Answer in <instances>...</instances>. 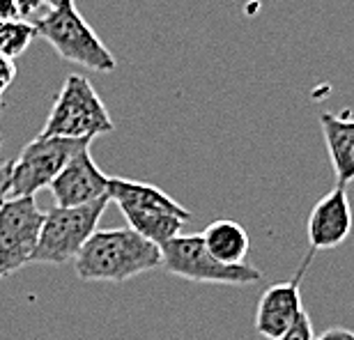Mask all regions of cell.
<instances>
[{"mask_svg":"<svg viewBox=\"0 0 354 340\" xmlns=\"http://www.w3.org/2000/svg\"><path fill=\"white\" fill-rule=\"evenodd\" d=\"M161 262V246L147 242L127 225L97 230L74 260V269L88 283H127L159 269Z\"/></svg>","mask_w":354,"mask_h":340,"instance_id":"cell-1","label":"cell"},{"mask_svg":"<svg viewBox=\"0 0 354 340\" xmlns=\"http://www.w3.org/2000/svg\"><path fill=\"white\" fill-rule=\"evenodd\" d=\"M109 198L120 207L129 228L157 246L175 239L182 225L191 218L187 207H182L166 191L147 182L111 177Z\"/></svg>","mask_w":354,"mask_h":340,"instance_id":"cell-2","label":"cell"},{"mask_svg":"<svg viewBox=\"0 0 354 340\" xmlns=\"http://www.w3.org/2000/svg\"><path fill=\"white\" fill-rule=\"evenodd\" d=\"M113 131H115V124L99 92L92 88L86 76L69 74L48 111L39 136L95 140L97 136Z\"/></svg>","mask_w":354,"mask_h":340,"instance_id":"cell-3","label":"cell"},{"mask_svg":"<svg viewBox=\"0 0 354 340\" xmlns=\"http://www.w3.org/2000/svg\"><path fill=\"white\" fill-rule=\"evenodd\" d=\"M32 26L37 30V37L46 39L62 60L92 69V72H113L118 67L115 55L81 17L74 0L60 7H51Z\"/></svg>","mask_w":354,"mask_h":340,"instance_id":"cell-4","label":"cell"},{"mask_svg":"<svg viewBox=\"0 0 354 340\" xmlns=\"http://www.w3.org/2000/svg\"><path fill=\"white\" fill-rule=\"evenodd\" d=\"M161 269L177 278L209 285L246 287L263 281V272L253 265H223L205 249L201 235H177L161 246Z\"/></svg>","mask_w":354,"mask_h":340,"instance_id":"cell-5","label":"cell"},{"mask_svg":"<svg viewBox=\"0 0 354 340\" xmlns=\"http://www.w3.org/2000/svg\"><path fill=\"white\" fill-rule=\"evenodd\" d=\"M109 202L111 198L106 196L102 200L81 205V207H53L51 211H46L32 262L37 265L74 262L88 239L97 232L99 218L104 216Z\"/></svg>","mask_w":354,"mask_h":340,"instance_id":"cell-6","label":"cell"},{"mask_svg":"<svg viewBox=\"0 0 354 340\" xmlns=\"http://www.w3.org/2000/svg\"><path fill=\"white\" fill-rule=\"evenodd\" d=\"M92 140H74L58 136H37L12 161L7 198H35L41 189H48L65 166L81 150H88Z\"/></svg>","mask_w":354,"mask_h":340,"instance_id":"cell-7","label":"cell"},{"mask_svg":"<svg viewBox=\"0 0 354 340\" xmlns=\"http://www.w3.org/2000/svg\"><path fill=\"white\" fill-rule=\"evenodd\" d=\"M44 216L35 198H5L0 205V278L32 262Z\"/></svg>","mask_w":354,"mask_h":340,"instance_id":"cell-8","label":"cell"},{"mask_svg":"<svg viewBox=\"0 0 354 340\" xmlns=\"http://www.w3.org/2000/svg\"><path fill=\"white\" fill-rule=\"evenodd\" d=\"M313 255L315 251H308L292 278L269 285L263 296H260L256 310V331L260 336L269 340L283 338L295 327L304 310H306L301 303V278L306 274L308 262L313 260Z\"/></svg>","mask_w":354,"mask_h":340,"instance_id":"cell-9","label":"cell"},{"mask_svg":"<svg viewBox=\"0 0 354 340\" xmlns=\"http://www.w3.org/2000/svg\"><path fill=\"white\" fill-rule=\"evenodd\" d=\"M111 177L102 173L88 150H81L48 187L55 207H81L109 196Z\"/></svg>","mask_w":354,"mask_h":340,"instance_id":"cell-10","label":"cell"},{"mask_svg":"<svg viewBox=\"0 0 354 340\" xmlns=\"http://www.w3.org/2000/svg\"><path fill=\"white\" fill-rule=\"evenodd\" d=\"M310 251H329L341 246L352 232V207L348 191L336 184L327 196H322L308 216Z\"/></svg>","mask_w":354,"mask_h":340,"instance_id":"cell-11","label":"cell"},{"mask_svg":"<svg viewBox=\"0 0 354 340\" xmlns=\"http://www.w3.org/2000/svg\"><path fill=\"white\" fill-rule=\"evenodd\" d=\"M320 126L336 173V184L348 187L354 180V117L322 113Z\"/></svg>","mask_w":354,"mask_h":340,"instance_id":"cell-12","label":"cell"},{"mask_svg":"<svg viewBox=\"0 0 354 340\" xmlns=\"http://www.w3.org/2000/svg\"><path fill=\"white\" fill-rule=\"evenodd\" d=\"M201 237L212 258H216L223 265H244L246 255L251 251V239L246 235L244 225L232 218L212 221L201 232Z\"/></svg>","mask_w":354,"mask_h":340,"instance_id":"cell-13","label":"cell"},{"mask_svg":"<svg viewBox=\"0 0 354 340\" xmlns=\"http://www.w3.org/2000/svg\"><path fill=\"white\" fill-rule=\"evenodd\" d=\"M37 37V30L30 21L24 19H7L0 21V55L3 58H19L21 53L28 51L32 39Z\"/></svg>","mask_w":354,"mask_h":340,"instance_id":"cell-14","label":"cell"},{"mask_svg":"<svg viewBox=\"0 0 354 340\" xmlns=\"http://www.w3.org/2000/svg\"><path fill=\"white\" fill-rule=\"evenodd\" d=\"M313 338H315V336H313V324H310L308 313L304 310L301 317L297 320L295 327L290 329L283 338H279V340H313Z\"/></svg>","mask_w":354,"mask_h":340,"instance_id":"cell-15","label":"cell"},{"mask_svg":"<svg viewBox=\"0 0 354 340\" xmlns=\"http://www.w3.org/2000/svg\"><path fill=\"white\" fill-rule=\"evenodd\" d=\"M14 79H17V65H14V60L0 55V90L7 92Z\"/></svg>","mask_w":354,"mask_h":340,"instance_id":"cell-16","label":"cell"},{"mask_svg":"<svg viewBox=\"0 0 354 340\" xmlns=\"http://www.w3.org/2000/svg\"><path fill=\"white\" fill-rule=\"evenodd\" d=\"M14 5H17V12H19V19H30V14H35L41 7H46L48 3L46 0H14Z\"/></svg>","mask_w":354,"mask_h":340,"instance_id":"cell-17","label":"cell"},{"mask_svg":"<svg viewBox=\"0 0 354 340\" xmlns=\"http://www.w3.org/2000/svg\"><path fill=\"white\" fill-rule=\"evenodd\" d=\"M313 340H354V331L343 329V327H334V329H327L320 336H315Z\"/></svg>","mask_w":354,"mask_h":340,"instance_id":"cell-18","label":"cell"},{"mask_svg":"<svg viewBox=\"0 0 354 340\" xmlns=\"http://www.w3.org/2000/svg\"><path fill=\"white\" fill-rule=\"evenodd\" d=\"M10 175H12V161L0 166V205L5 202L7 198V187H10Z\"/></svg>","mask_w":354,"mask_h":340,"instance_id":"cell-19","label":"cell"},{"mask_svg":"<svg viewBox=\"0 0 354 340\" xmlns=\"http://www.w3.org/2000/svg\"><path fill=\"white\" fill-rule=\"evenodd\" d=\"M7 19H19L14 0H0V21H7Z\"/></svg>","mask_w":354,"mask_h":340,"instance_id":"cell-20","label":"cell"},{"mask_svg":"<svg viewBox=\"0 0 354 340\" xmlns=\"http://www.w3.org/2000/svg\"><path fill=\"white\" fill-rule=\"evenodd\" d=\"M46 3H48V7H60V5L69 3V0H46Z\"/></svg>","mask_w":354,"mask_h":340,"instance_id":"cell-21","label":"cell"},{"mask_svg":"<svg viewBox=\"0 0 354 340\" xmlns=\"http://www.w3.org/2000/svg\"><path fill=\"white\" fill-rule=\"evenodd\" d=\"M3 97H5V92H3V90H0V108H3V102H5V99H3Z\"/></svg>","mask_w":354,"mask_h":340,"instance_id":"cell-22","label":"cell"},{"mask_svg":"<svg viewBox=\"0 0 354 340\" xmlns=\"http://www.w3.org/2000/svg\"><path fill=\"white\" fill-rule=\"evenodd\" d=\"M0 150H3V133H0ZM0 166H3V164H0Z\"/></svg>","mask_w":354,"mask_h":340,"instance_id":"cell-23","label":"cell"}]
</instances>
